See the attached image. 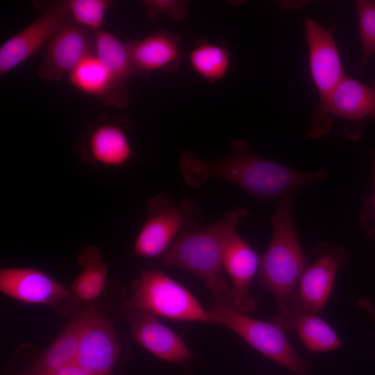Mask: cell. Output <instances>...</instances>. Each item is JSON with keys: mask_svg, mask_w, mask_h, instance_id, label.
Listing matches in <instances>:
<instances>
[{"mask_svg": "<svg viewBox=\"0 0 375 375\" xmlns=\"http://www.w3.org/2000/svg\"><path fill=\"white\" fill-rule=\"evenodd\" d=\"M88 308L75 318L33 363L29 375H48L76 363L79 339Z\"/></svg>", "mask_w": 375, "mask_h": 375, "instance_id": "cell-20", "label": "cell"}, {"mask_svg": "<svg viewBox=\"0 0 375 375\" xmlns=\"http://www.w3.org/2000/svg\"><path fill=\"white\" fill-rule=\"evenodd\" d=\"M200 211L192 200L185 199L177 205L164 194L151 198L133 254L147 258L162 257L180 236L197 229Z\"/></svg>", "mask_w": 375, "mask_h": 375, "instance_id": "cell-5", "label": "cell"}, {"mask_svg": "<svg viewBox=\"0 0 375 375\" xmlns=\"http://www.w3.org/2000/svg\"><path fill=\"white\" fill-rule=\"evenodd\" d=\"M301 190L280 197L271 217L272 238L260 256L258 281L271 292L277 303L276 315L283 314L308 264L300 244L294 218V201Z\"/></svg>", "mask_w": 375, "mask_h": 375, "instance_id": "cell-3", "label": "cell"}, {"mask_svg": "<svg viewBox=\"0 0 375 375\" xmlns=\"http://www.w3.org/2000/svg\"><path fill=\"white\" fill-rule=\"evenodd\" d=\"M331 115L354 123L368 117L375 118V80L365 84L346 75L325 106L324 117L331 128Z\"/></svg>", "mask_w": 375, "mask_h": 375, "instance_id": "cell-17", "label": "cell"}, {"mask_svg": "<svg viewBox=\"0 0 375 375\" xmlns=\"http://www.w3.org/2000/svg\"><path fill=\"white\" fill-rule=\"evenodd\" d=\"M358 306L365 311L375 323V306L367 297H361L357 301Z\"/></svg>", "mask_w": 375, "mask_h": 375, "instance_id": "cell-29", "label": "cell"}, {"mask_svg": "<svg viewBox=\"0 0 375 375\" xmlns=\"http://www.w3.org/2000/svg\"><path fill=\"white\" fill-rule=\"evenodd\" d=\"M127 319L135 340L158 358L183 365L192 358V353L183 340L160 323L156 315L133 310L129 311Z\"/></svg>", "mask_w": 375, "mask_h": 375, "instance_id": "cell-14", "label": "cell"}, {"mask_svg": "<svg viewBox=\"0 0 375 375\" xmlns=\"http://www.w3.org/2000/svg\"><path fill=\"white\" fill-rule=\"evenodd\" d=\"M305 3L306 1H287V3L283 2L282 3V7L286 9L291 10H295L296 8L300 9V8H301Z\"/></svg>", "mask_w": 375, "mask_h": 375, "instance_id": "cell-30", "label": "cell"}, {"mask_svg": "<svg viewBox=\"0 0 375 375\" xmlns=\"http://www.w3.org/2000/svg\"><path fill=\"white\" fill-rule=\"evenodd\" d=\"M304 35L308 47L310 72L319 97L310 115L307 133L310 138L317 139L331 129L324 117L325 106L346 74L331 31L308 17L304 23Z\"/></svg>", "mask_w": 375, "mask_h": 375, "instance_id": "cell-7", "label": "cell"}, {"mask_svg": "<svg viewBox=\"0 0 375 375\" xmlns=\"http://www.w3.org/2000/svg\"><path fill=\"white\" fill-rule=\"evenodd\" d=\"M67 76L69 83L76 90L104 101L110 87L109 77L94 52L84 58Z\"/></svg>", "mask_w": 375, "mask_h": 375, "instance_id": "cell-23", "label": "cell"}, {"mask_svg": "<svg viewBox=\"0 0 375 375\" xmlns=\"http://www.w3.org/2000/svg\"><path fill=\"white\" fill-rule=\"evenodd\" d=\"M66 1L50 3L43 13L0 47V76L16 68L44 47L68 19Z\"/></svg>", "mask_w": 375, "mask_h": 375, "instance_id": "cell-10", "label": "cell"}, {"mask_svg": "<svg viewBox=\"0 0 375 375\" xmlns=\"http://www.w3.org/2000/svg\"><path fill=\"white\" fill-rule=\"evenodd\" d=\"M141 4L152 19L166 15L175 20H180L187 14V3L182 1L148 0L142 1Z\"/></svg>", "mask_w": 375, "mask_h": 375, "instance_id": "cell-26", "label": "cell"}, {"mask_svg": "<svg viewBox=\"0 0 375 375\" xmlns=\"http://www.w3.org/2000/svg\"><path fill=\"white\" fill-rule=\"evenodd\" d=\"M101 258L99 250L93 247H88L80 255L78 261L82 268L71 286L78 299L90 301L103 291L108 267Z\"/></svg>", "mask_w": 375, "mask_h": 375, "instance_id": "cell-21", "label": "cell"}, {"mask_svg": "<svg viewBox=\"0 0 375 375\" xmlns=\"http://www.w3.org/2000/svg\"><path fill=\"white\" fill-rule=\"evenodd\" d=\"M356 12L358 15L362 52L359 69L362 71L375 53V1H357Z\"/></svg>", "mask_w": 375, "mask_h": 375, "instance_id": "cell-25", "label": "cell"}, {"mask_svg": "<svg viewBox=\"0 0 375 375\" xmlns=\"http://www.w3.org/2000/svg\"><path fill=\"white\" fill-rule=\"evenodd\" d=\"M95 33L69 17L44 47L38 76L53 82L68 75L84 58L94 52Z\"/></svg>", "mask_w": 375, "mask_h": 375, "instance_id": "cell-9", "label": "cell"}, {"mask_svg": "<svg viewBox=\"0 0 375 375\" xmlns=\"http://www.w3.org/2000/svg\"><path fill=\"white\" fill-rule=\"evenodd\" d=\"M270 322L285 333L294 331L309 351H331L341 345L335 330L315 313L297 312L280 317L274 315Z\"/></svg>", "mask_w": 375, "mask_h": 375, "instance_id": "cell-19", "label": "cell"}, {"mask_svg": "<svg viewBox=\"0 0 375 375\" xmlns=\"http://www.w3.org/2000/svg\"><path fill=\"white\" fill-rule=\"evenodd\" d=\"M133 74L147 75L157 71H172L181 58L180 40L165 31L126 42Z\"/></svg>", "mask_w": 375, "mask_h": 375, "instance_id": "cell-16", "label": "cell"}, {"mask_svg": "<svg viewBox=\"0 0 375 375\" xmlns=\"http://www.w3.org/2000/svg\"><path fill=\"white\" fill-rule=\"evenodd\" d=\"M0 290L4 294L28 303L49 305L62 313L63 303L76 304L72 291L42 271L31 267H7L0 270Z\"/></svg>", "mask_w": 375, "mask_h": 375, "instance_id": "cell-11", "label": "cell"}, {"mask_svg": "<svg viewBox=\"0 0 375 375\" xmlns=\"http://www.w3.org/2000/svg\"><path fill=\"white\" fill-rule=\"evenodd\" d=\"M370 155L374 175V193L366 197L363 200L364 209L360 216V222L367 234L375 239V152L371 151Z\"/></svg>", "mask_w": 375, "mask_h": 375, "instance_id": "cell-27", "label": "cell"}, {"mask_svg": "<svg viewBox=\"0 0 375 375\" xmlns=\"http://www.w3.org/2000/svg\"><path fill=\"white\" fill-rule=\"evenodd\" d=\"M313 260L304 269L282 316L289 312L317 314L323 310L332 290L338 270L349 262V255L341 246L324 242L315 247Z\"/></svg>", "mask_w": 375, "mask_h": 375, "instance_id": "cell-8", "label": "cell"}, {"mask_svg": "<svg viewBox=\"0 0 375 375\" xmlns=\"http://www.w3.org/2000/svg\"><path fill=\"white\" fill-rule=\"evenodd\" d=\"M128 311L141 310L183 322L208 323L209 312L187 289L156 269H144L133 295L126 301Z\"/></svg>", "mask_w": 375, "mask_h": 375, "instance_id": "cell-6", "label": "cell"}, {"mask_svg": "<svg viewBox=\"0 0 375 375\" xmlns=\"http://www.w3.org/2000/svg\"><path fill=\"white\" fill-rule=\"evenodd\" d=\"M94 54L104 65L110 81L107 96L102 103L117 108H126L129 103L128 80L133 74L126 43L100 30L95 33Z\"/></svg>", "mask_w": 375, "mask_h": 375, "instance_id": "cell-15", "label": "cell"}, {"mask_svg": "<svg viewBox=\"0 0 375 375\" xmlns=\"http://www.w3.org/2000/svg\"><path fill=\"white\" fill-rule=\"evenodd\" d=\"M189 60L192 69L199 76L209 82H215L226 75L230 53L225 47L203 40L192 49Z\"/></svg>", "mask_w": 375, "mask_h": 375, "instance_id": "cell-22", "label": "cell"}, {"mask_svg": "<svg viewBox=\"0 0 375 375\" xmlns=\"http://www.w3.org/2000/svg\"><path fill=\"white\" fill-rule=\"evenodd\" d=\"M69 17L80 26L94 33L101 30L107 10L112 2L106 0L66 1Z\"/></svg>", "mask_w": 375, "mask_h": 375, "instance_id": "cell-24", "label": "cell"}, {"mask_svg": "<svg viewBox=\"0 0 375 375\" xmlns=\"http://www.w3.org/2000/svg\"><path fill=\"white\" fill-rule=\"evenodd\" d=\"M179 165L185 181L192 187L215 178L230 182L262 201L301 190L326 176L324 169L301 171L258 156L243 139L233 140L231 153L222 159L205 161L187 151L181 154Z\"/></svg>", "mask_w": 375, "mask_h": 375, "instance_id": "cell-1", "label": "cell"}, {"mask_svg": "<svg viewBox=\"0 0 375 375\" xmlns=\"http://www.w3.org/2000/svg\"><path fill=\"white\" fill-rule=\"evenodd\" d=\"M249 215L247 208L237 207L206 227L184 233L160 257L162 263L199 278L212 299L232 302L231 288L223 274L224 250L229 233Z\"/></svg>", "mask_w": 375, "mask_h": 375, "instance_id": "cell-2", "label": "cell"}, {"mask_svg": "<svg viewBox=\"0 0 375 375\" xmlns=\"http://www.w3.org/2000/svg\"><path fill=\"white\" fill-rule=\"evenodd\" d=\"M260 256L239 235L236 228L228 234L223 254V267L231 283V300L238 310L247 313L257 306L249 288L260 267Z\"/></svg>", "mask_w": 375, "mask_h": 375, "instance_id": "cell-13", "label": "cell"}, {"mask_svg": "<svg viewBox=\"0 0 375 375\" xmlns=\"http://www.w3.org/2000/svg\"><path fill=\"white\" fill-rule=\"evenodd\" d=\"M48 375H93L87 372L76 363L67 366L60 370Z\"/></svg>", "mask_w": 375, "mask_h": 375, "instance_id": "cell-28", "label": "cell"}, {"mask_svg": "<svg viewBox=\"0 0 375 375\" xmlns=\"http://www.w3.org/2000/svg\"><path fill=\"white\" fill-rule=\"evenodd\" d=\"M121 351L109 322L96 309L89 308L76 363L93 375H112Z\"/></svg>", "mask_w": 375, "mask_h": 375, "instance_id": "cell-12", "label": "cell"}, {"mask_svg": "<svg viewBox=\"0 0 375 375\" xmlns=\"http://www.w3.org/2000/svg\"><path fill=\"white\" fill-rule=\"evenodd\" d=\"M85 147L88 158L106 167L124 166L133 156L125 129L113 120L103 119L94 125L88 134Z\"/></svg>", "mask_w": 375, "mask_h": 375, "instance_id": "cell-18", "label": "cell"}, {"mask_svg": "<svg viewBox=\"0 0 375 375\" xmlns=\"http://www.w3.org/2000/svg\"><path fill=\"white\" fill-rule=\"evenodd\" d=\"M208 312V323L230 328L256 350L297 375H308L307 361L297 353L285 332L276 325L247 315L228 301L212 299Z\"/></svg>", "mask_w": 375, "mask_h": 375, "instance_id": "cell-4", "label": "cell"}]
</instances>
